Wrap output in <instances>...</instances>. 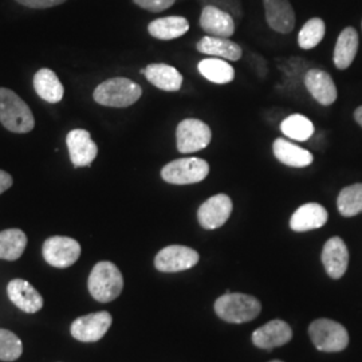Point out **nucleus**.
Instances as JSON below:
<instances>
[{"instance_id":"34","label":"nucleus","mask_w":362,"mask_h":362,"mask_svg":"<svg viewBox=\"0 0 362 362\" xmlns=\"http://www.w3.org/2000/svg\"><path fill=\"white\" fill-rule=\"evenodd\" d=\"M13 185V177L4 170H0V194L10 189Z\"/></svg>"},{"instance_id":"27","label":"nucleus","mask_w":362,"mask_h":362,"mask_svg":"<svg viewBox=\"0 0 362 362\" xmlns=\"http://www.w3.org/2000/svg\"><path fill=\"white\" fill-rule=\"evenodd\" d=\"M26 233L18 228H10L0 233V259L16 260L25 252Z\"/></svg>"},{"instance_id":"10","label":"nucleus","mask_w":362,"mask_h":362,"mask_svg":"<svg viewBox=\"0 0 362 362\" xmlns=\"http://www.w3.org/2000/svg\"><path fill=\"white\" fill-rule=\"evenodd\" d=\"M199 262V254L187 246H173L163 248L155 258L156 269L161 272H180L189 270Z\"/></svg>"},{"instance_id":"4","label":"nucleus","mask_w":362,"mask_h":362,"mask_svg":"<svg viewBox=\"0 0 362 362\" xmlns=\"http://www.w3.org/2000/svg\"><path fill=\"white\" fill-rule=\"evenodd\" d=\"M262 310L260 302L252 296L228 293L218 298L215 311L221 320L230 324H245L255 320Z\"/></svg>"},{"instance_id":"7","label":"nucleus","mask_w":362,"mask_h":362,"mask_svg":"<svg viewBox=\"0 0 362 362\" xmlns=\"http://www.w3.org/2000/svg\"><path fill=\"white\" fill-rule=\"evenodd\" d=\"M212 139V133L206 122L194 118L181 121L176 130L177 149L180 153L188 155L207 148Z\"/></svg>"},{"instance_id":"36","label":"nucleus","mask_w":362,"mask_h":362,"mask_svg":"<svg viewBox=\"0 0 362 362\" xmlns=\"http://www.w3.org/2000/svg\"><path fill=\"white\" fill-rule=\"evenodd\" d=\"M270 362H284V361H278V360H275V361H270Z\"/></svg>"},{"instance_id":"35","label":"nucleus","mask_w":362,"mask_h":362,"mask_svg":"<svg viewBox=\"0 0 362 362\" xmlns=\"http://www.w3.org/2000/svg\"><path fill=\"white\" fill-rule=\"evenodd\" d=\"M354 118H356L357 124H358V125L362 128V106L356 109V112H354Z\"/></svg>"},{"instance_id":"33","label":"nucleus","mask_w":362,"mask_h":362,"mask_svg":"<svg viewBox=\"0 0 362 362\" xmlns=\"http://www.w3.org/2000/svg\"><path fill=\"white\" fill-rule=\"evenodd\" d=\"M19 4L28 7V8H37V10H43V8H50L59 6L65 3L66 0H16Z\"/></svg>"},{"instance_id":"9","label":"nucleus","mask_w":362,"mask_h":362,"mask_svg":"<svg viewBox=\"0 0 362 362\" xmlns=\"http://www.w3.org/2000/svg\"><path fill=\"white\" fill-rule=\"evenodd\" d=\"M112 315L107 311L93 313L77 318L70 327L71 336L81 342H97L112 326Z\"/></svg>"},{"instance_id":"14","label":"nucleus","mask_w":362,"mask_h":362,"mask_svg":"<svg viewBox=\"0 0 362 362\" xmlns=\"http://www.w3.org/2000/svg\"><path fill=\"white\" fill-rule=\"evenodd\" d=\"M322 263L330 278L339 279L348 270L349 251L345 242L334 236L326 242L322 250Z\"/></svg>"},{"instance_id":"5","label":"nucleus","mask_w":362,"mask_h":362,"mask_svg":"<svg viewBox=\"0 0 362 362\" xmlns=\"http://www.w3.org/2000/svg\"><path fill=\"white\" fill-rule=\"evenodd\" d=\"M209 173L207 161L197 157L177 158L161 169L163 180L175 185H187L204 180Z\"/></svg>"},{"instance_id":"8","label":"nucleus","mask_w":362,"mask_h":362,"mask_svg":"<svg viewBox=\"0 0 362 362\" xmlns=\"http://www.w3.org/2000/svg\"><path fill=\"white\" fill-rule=\"evenodd\" d=\"M42 254L52 267L67 269L81 257V246L76 239L67 236H52L43 243Z\"/></svg>"},{"instance_id":"11","label":"nucleus","mask_w":362,"mask_h":362,"mask_svg":"<svg viewBox=\"0 0 362 362\" xmlns=\"http://www.w3.org/2000/svg\"><path fill=\"white\" fill-rule=\"evenodd\" d=\"M233 202L227 194H219L209 197L197 211V220L206 230H216L230 219Z\"/></svg>"},{"instance_id":"1","label":"nucleus","mask_w":362,"mask_h":362,"mask_svg":"<svg viewBox=\"0 0 362 362\" xmlns=\"http://www.w3.org/2000/svg\"><path fill=\"white\" fill-rule=\"evenodd\" d=\"M0 122L13 133H28L35 125L26 103L15 91L6 88H0Z\"/></svg>"},{"instance_id":"30","label":"nucleus","mask_w":362,"mask_h":362,"mask_svg":"<svg viewBox=\"0 0 362 362\" xmlns=\"http://www.w3.org/2000/svg\"><path fill=\"white\" fill-rule=\"evenodd\" d=\"M325 31H326V26L324 21L320 18H313L310 21H308L299 31L298 45L303 50H311L321 43V40L325 37Z\"/></svg>"},{"instance_id":"31","label":"nucleus","mask_w":362,"mask_h":362,"mask_svg":"<svg viewBox=\"0 0 362 362\" xmlns=\"http://www.w3.org/2000/svg\"><path fill=\"white\" fill-rule=\"evenodd\" d=\"M22 353L23 345L19 337L10 330L0 329V361H15Z\"/></svg>"},{"instance_id":"2","label":"nucleus","mask_w":362,"mask_h":362,"mask_svg":"<svg viewBox=\"0 0 362 362\" xmlns=\"http://www.w3.org/2000/svg\"><path fill=\"white\" fill-rule=\"evenodd\" d=\"M143 94L139 83L128 78H112L100 83L93 93L97 104L110 107H128L137 103Z\"/></svg>"},{"instance_id":"21","label":"nucleus","mask_w":362,"mask_h":362,"mask_svg":"<svg viewBox=\"0 0 362 362\" xmlns=\"http://www.w3.org/2000/svg\"><path fill=\"white\" fill-rule=\"evenodd\" d=\"M145 78L155 85L157 89L164 91L180 90L182 76L177 69L165 64H152L141 70Z\"/></svg>"},{"instance_id":"13","label":"nucleus","mask_w":362,"mask_h":362,"mask_svg":"<svg viewBox=\"0 0 362 362\" xmlns=\"http://www.w3.org/2000/svg\"><path fill=\"white\" fill-rule=\"evenodd\" d=\"M293 338L290 325L282 320H274L252 333V342L259 349L272 350L284 346Z\"/></svg>"},{"instance_id":"22","label":"nucleus","mask_w":362,"mask_h":362,"mask_svg":"<svg viewBox=\"0 0 362 362\" xmlns=\"http://www.w3.org/2000/svg\"><path fill=\"white\" fill-rule=\"evenodd\" d=\"M197 52L215 58H223L227 61H238L242 57V49L238 43L228 38L219 37H204L196 45Z\"/></svg>"},{"instance_id":"29","label":"nucleus","mask_w":362,"mask_h":362,"mask_svg":"<svg viewBox=\"0 0 362 362\" xmlns=\"http://www.w3.org/2000/svg\"><path fill=\"white\" fill-rule=\"evenodd\" d=\"M281 130L286 137L296 141H308L314 134V125L308 117L293 115L281 124Z\"/></svg>"},{"instance_id":"6","label":"nucleus","mask_w":362,"mask_h":362,"mask_svg":"<svg viewBox=\"0 0 362 362\" xmlns=\"http://www.w3.org/2000/svg\"><path fill=\"white\" fill-rule=\"evenodd\" d=\"M309 334L315 348L321 351H341L349 345L348 330L336 321L321 318L310 325Z\"/></svg>"},{"instance_id":"26","label":"nucleus","mask_w":362,"mask_h":362,"mask_svg":"<svg viewBox=\"0 0 362 362\" xmlns=\"http://www.w3.org/2000/svg\"><path fill=\"white\" fill-rule=\"evenodd\" d=\"M197 70L203 77L214 83H230L235 78V70L233 66L230 65L224 59L218 58H207L199 62Z\"/></svg>"},{"instance_id":"20","label":"nucleus","mask_w":362,"mask_h":362,"mask_svg":"<svg viewBox=\"0 0 362 362\" xmlns=\"http://www.w3.org/2000/svg\"><path fill=\"white\" fill-rule=\"evenodd\" d=\"M272 152L278 161L291 168H306L314 161V157L309 151L285 139H276L274 141Z\"/></svg>"},{"instance_id":"24","label":"nucleus","mask_w":362,"mask_h":362,"mask_svg":"<svg viewBox=\"0 0 362 362\" xmlns=\"http://www.w3.org/2000/svg\"><path fill=\"white\" fill-rule=\"evenodd\" d=\"M358 52V34L353 27H346L338 37L333 61L338 70L348 69Z\"/></svg>"},{"instance_id":"15","label":"nucleus","mask_w":362,"mask_h":362,"mask_svg":"<svg viewBox=\"0 0 362 362\" xmlns=\"http://www.w3.org/2000/svg\"><path fill=\"white\" fill-rule=\"evenodd\" d=\"M200 27L209 37L230 38L235 33L233 15L215 6H204L200 16Z\"/></svg>"},{"instance_id":"3","label":"nucleus","mask_w":362,"mask_h":362,"mask_svg":"<svg viewBox=\"0 0 362 362\" xmlns=\"http://www.w3.org/2000/svg\"><path fill=\"white\" fill-rule=\"evenodd\" d=\"M88 287L95 300L107 303L122 293L124 278L116 264L112 262H100L91 270Z\"/></svg>"},{"instance_id":"23","label":"nucleus","mask_w":362,"mask_h":362,"mask_svg":"<svg viewBox=\"0 0 362 362\" xmlns=\"http://www.w3.org/2000/svg\"><path fill=\"white\" fill-rule=\"evenodd\" d=\"M34 89L49 104H58L64 98L65 89L58 76L50 69H40L34 76Z\"/></svg>"},{"instance_id":"28","label":"nucleus","mask_w":362,"mask_h":362,"mask_svg":"<svg viewBox=\"0 0 362 362\" xmlns=\"http://www.w3.org/2000/svg\"><path fill=\"white\" fill-rule=\"evenodd\" d=\"M337 207L342 216L351 218L362 212V184L344 188L337 199Z\"/></svg>"},{"instance_id":"32","label":"nucleus","mask_w":362,"mask_h":362,"mask_svg":"<svg viewBox=\"0 0 362 362\" xmlns=\"http://www.w3.org/2000/svg\"><path fill=\"white\" fill-rule=\"evenodd\" d=\"M139 7L148 10L151 13H161L168 10L175 4L176 0H133Z\"/></svg>"},{"instance_id":"17","label":"nucleus","mask_w":362,"mask_h":362,"mask_svg":"<svg viewBox=\"0 0 362 362\" xmlns=\"http://www.w3.org/2000/svg\"><path fill=\"white\" fill-rule=\"evenodd\" d=\"M305 86L313 98L324 106L334 104L337 88L333 78L321 69H311L305 76Z\"/></svg>"},{"instance_id":"12","label":"nucleus","mask_w":362,"mask_h":362,"mask_svg":"<svg viewBox=\"0 0 362 362\" xmlns=\"http://www.w3.org/2000/svg\"><path fill=\"white\" fill-rule=\"evenodd\" d=\"M66 144L70 160L76 168L89 167L98 155V146L91 140L88 130H71L66 137Z\"/></svg>"},{"instance_id":"18","label":"nucleus","mask_w":362,"mask_h":362,"mask_svg":"<svg viewBox=\"0 0 362 362\" xmlns=\"http://www.w3.org/2000/svg\"><path fill=\"white\" fill-rule=\"evenodd\" d=\"M267 25L276 33L288 34L296 26V13L288 0H263Z\"/></svg>"},{"instance_id":"16","label":"nucleus","mask_w":362,"mask_h":362,"mask_svg":"<svg viewBox=\"0 0 362 362\" xmlns=\"http://www.w3.org/2000/svg\"><path fill=\"white\" fill-rule=\"evenodd\" d=\"M7 294L18 309L28 314L38 313L43 308V298L38 290L25 279H13L7 286Z\"/></svg>"},{"instance_id":"19","label":"nucleus","mask_w":362,"mask_h":362,"mask_svg":"<svg viewBox=\"0 0 362 362\" xmlns=\"http://www.w3.org/2000/svg\"><path fill=\"white\" fill-rule=\"evenodd\" d=\"M327 211L318 203H308L298 208L290 219V228L296 233H306L324 227L327 221Z\"/></svg>"},{"instance_id":"25","label":"nucleus","mask_w":362,"mask_h":362,"mask_svg":"<svg viewBox=\"0 0 362 362\" xmlns=\"http://www.w3.org/2000/svg\"><path fill=\"white\" fill-rule=\"evenodd\" d=\"M189 30V23L182 16L160 18L149 23L148 31L156 39L172 40L182 37Z\"/></svg>"}]
</instances>
